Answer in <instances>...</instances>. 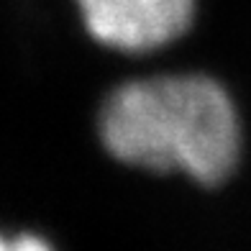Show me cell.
<instances>
[{
    "instance_id": "obj_1",
    "label": "cell",
    "mask_w": 251,
    "mask_h": 251,
    "mask_svg": "<svg viewBox=\"0 0 251 251\" xmlns=\"http://www.w3.org/2000/svg\"><path fill=\"white\" fill-rule=\"evenodd\" d=\"M110 156L149 172L221 185L241 156V121L226 87L205 75H167L116 87L100 108Z\"/></svg>"
},
{
    "instance_id": "obj_2",
    "label": "cell",
    "mask_w": 251,
    "mask_h": 251,
    "mask_svg": "<svg viewBox=\"0 0 251 251\" xmlns=\"http://www.w3.org/2000/svg\"><path fill=\"white\" fill-rule=\"evenodd\" d=\"M77 8L98 44L128 54L177 41L195 16V0H77Z\"/></svg>"
},
{
    "instance_id": "obj_3",
    "label": "cell",
    "mask_w": 251,
    "mask_h": 251,
    "mask_svg": "<svg viewBox=\"0 0 251 251\" xmlns=\"http://www.w3.org/2000/svg\"><path fill=\"white\" fill-rule=\"evenodd\" d=\"M8 251H54L47 238H41L36 233H21L8 241Z\"/></svg>"
},
{
    "instance_id": "obj_4",
    "label": "cell",
    "mask_w": 251,
    "mask_h": 251,
    "mask_svg": "<svg viewBox=\"0 0 251 251\" xmlns=\"http://www.w3.org/2000/svg\"><path fill=\"white\" fill-rule=\"evenodd\" d=\"M0 251H8V241H5L3 236H0Z\"/></svg>"
}]
</instances>
